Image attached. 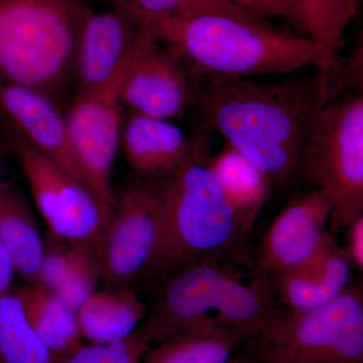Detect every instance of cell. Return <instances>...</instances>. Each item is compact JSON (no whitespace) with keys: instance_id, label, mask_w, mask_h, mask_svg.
Masks as SVG:
<instances>
[{"instance_id":"16","label":"cell","mask_w":363,"mask_h":363,"mask_svg":"<svg viewBox=\"0 0 363 363\" xmlns=\"http://www.w3.org/2000/svg\"><path fill=\"white\" fill-rule=\"evenodd\" d=\"M121 140L131 169L147 180L172 178L192 155L193 143L178 125L135 112L126 119Z\"/></svg>"},{"instance_id":"28","label":"cell","mask_w":363,"mask_h":363,"mask_svg":"<svg viewBox=\"0 0 363 363\" xmlns=\"http://www.w3.org/2000/svg\"><path fill=\"white\" fill-rule=\"evenodd\" d=\"M224 1L240 6L248 13L259 18H286V11L277 0H224Z\"/></svg>"},{"instance_id":"12","label":"cell","mask_w":363,"mask_h":363,"mask_svg":"<svg viewBox=\"0 0 363 363\" xmlns=\"http://www.w3.org/2000/svg\"><path fill=\"white\" fill-rule=\"evenodd\" d=\"M332 212L331 200L320 189L294 198L269 226L255 269L271 276L312 259L330 233Z\"/></svg>"},{"instance_id":"23","label":"cell","mask_w":363,"mask_h":363,"mask_svg":"<svg viewBox=\"0 0 363 363\" xmlns=\"http://www.w3.org/2000/svg\"><path fill=\"white\" fill-rule=\"evenodd\" d=\"M0 363H61L33 330L16 293L0 297Z\"/></svg>"},{"instance_id":"25","label":"cell","mask_w":363,"mask_h":363,"mask_svg":"<svg viewBox=\"0 0 363 363\" xmlns=\"http://www.w3.org/2000/svg\"><path fill=\"white\" fill-rule=\"evenodd\" d=\"M150 341L140 331L109 343L82 344L63 363H138L150 350Z\"/></svg>"},{"instance_id":"29","label":"cell","mask_w":363,"mask_h":363,"mask_svg":"<svg viewBox=\"0 0 363 363\" xmlns=\"http://www.w3.org/2000/svg\"><path fill=\"white\" fill-rule=\"evenodd\" d=\"M16 274L13 259L0 240V297L9 293Z\"/></svg>"},{"instance_id":"20","label":"cell","mask_w":363,"mask_h":363,"mask_svg":"<svg viewBox=\"0 0 363 363\" xmlns=\"http://www.w3.org/2000/svg\"><path fill=\"white\" fill-rule=\"evenodd\" d=\"M14 293L33 330L61 363L82 345L75 310L40 286H25Z\"/></svg>"},{"instance_id":"7","label":"cell","mask_w":363,"mask_h":363,"mask_svg":"<svg viewBox=\"0 0 363 363\" xmlns=\"http://www.w3.org/2000/svg\"><path fill=\"white\" fill-rule=\"evenodd\" d=\"M300 177L331 200L332 233L363 215L362 93L322 105L306 142Z\"/></svg>"},{"instance_id":"3","label":"cell","mask_w":363,"mask_h":363,"mask_svg":"<svg viewBox=\"0 0 363 363\" xmlns=\"http://www.w3.org/2000/svg\"><path fill=\"white\" fill-rule=\"evenodd\" d=\"M247 262L213 260L182 267L147 312L140 331L150 342H164L203 325H219L247 337L281 307L269 276Z\"/></svg>"},{"instance_id":"11","label":"cell","mask_w":363,"mask_h":363,"mask_svg":"<svg viewBox=\"0 0 363 363\" xmlns=\"http://www.w3.org/2000/svg\"><path fill=\"white\" fill-rule=\"evenodd\" d=\"M123 66L104 85L80 92L65 117L72 147L88 188L108 207L113 201L112 169L123 130L118 95Z\"/></svg>"},{"instance_id":"13","label":"cell","mask_w":363,"mask_h":363,"mask_svg":"<svg viewBox=\"0 0 363 363\" xmlns=\"http://www.w3.org/2000/svg\"><path fill=\"white\" fill-rule=\"evenodd\" d=\"M0 108L26 142L88 187L72 147L66 118L50 96L0 77Z\"/></svg>"},{"instance_id":"1","label":"cell","mask_w":363,"mask_h":363,"mask_svg":"<svg viewBox=\"0 0 363 363\" xmlns=\"http://www.w3.org/2000/svg\"><path fill=\"white\" fill-rule=\"evenodd\" d=\"M191 78L192 105L206 128L220 133L272 184L300 177L313 121L330 100L325 69L274 83L224 76Z\"/></svg>"},{"instance_id":"8","label":"cell","mask_w":363,"mask_h":363,"mask_svg":"<svg viewBox=\"0 0 363 363\" xmlns=\"http://www.w3.org/2000/svg\"><path fill=\"white\" fill-rule=\"evenodd\" d=\"M13 145L35 205L56 240L101 250L112 207L16 133Z\"/></svg>"},{"instance_id":"2","label":"cell","mask_w":363,"mask_h":363,"mask_svg":"<svg viewBox=\"0 0 363 363\" xmlns=\"http://www.w3.org/2000/svg\"><path fill=\"white\" fill-rule=\"evenodd\" d=\"M135 6L190 77L289 75L308 67L327 69L337 58L335 48L277 30L243 9L171 18Z\"/></svg>"},{"instance_id":"10","label":"cell","mask_w":363,"mask_h":363,"mask_svg":"<svg viewBox=\"0 0 363 363\" xmlns=\"http://www.w3.org/2000/svg\"><path fill=\"white\" fill-rule=\"evenodd\" d=\"M109 1L128 9L140 21L119 77L121 104L131 112L157 118L172 121L183 116L193 102L192 84L185 67L160 42L154 26L130 0Z\"/></svg>"},{"instance_id":"9","label":"cell","mask_w":363,"mask_h":363,"mask_svg":"<svg viewBox=\"0 0 363 363\" xmlns=\"http://www.w3.org/2000/svg\"><path fill=\"white\" fill-rule=\"evenodd\" d=\"M169 179L147 180L136 176L112 203L111 221L100 250L101 279L106 289L131 286L135 279L147 276Z\"/></svg>"},{"instance_id":"4","label":"cell","mask_w":363,"mask_h":363,"mask_svg":"<svg viewBox=\"0 0 363 363\" xmlns=\"http://www.w3.org/2000/svg\"><path fill=\"white\" fill-rule=\"evenodd\" d=\"M193 143L190 159L169 179L150 274L171 272L203 262H247V233L238 223L209 167L207 135Z\"/></svg>"},{"instance_id":"26","label":"cell","mask_w":363,"mask_h":363,"mask_svg":"<svg viewBox=\"0 0 363 363\" xmlns=\"http://www.w3.org/2000/svg\"><path fill=\"white\" fill-rule=\"evenodd\" d=\"M145 13L183 18L209 11H238L240 6L224 0H130ZM245 11V9H243Z\"/></svg>"},{"instance_id":"22","label":"cell","mask_w":363,"mask_h":363,"mask_svg":"<svg viewBox=\"0 0 363 363\" xmlns=\"http://www.w3.org/2000/svg\"><path fill=\"white\" fill-rule=\"evenodd\" d=\"M286 18L308 37L339 49L347 26L357 16L359 0H277Z\"/></svg>"},{"instance_id":"17","label":"cell","mask_w":363,"mask_h":363,"mask_svg":"<svg viewBox=\"0 0 363 363\" xmlns=\"http://www.w3.org/2000/svg\"><path fill=\"white\" fill-rule=\"evenodd\" d=\"M149 308L131 286H119L93 293L76 314L82 339L109 343L138 330Z\"/></svg>"},{"instance_id":"19","label":"cell","mask_w":363,"mask_h":363,"mask_svg":"<svg viewBox=\"0 0 363 363\" xmlns=\"http://www.w3.org/2000/svg\"><path fill=\"white\" fill-rule=\"evenodd\" d=\"M0 240L11 255L16 272L30 286H37L45 243L30 205L11 187H0Z\"/></svg>"},{"instance_id":"18","label":"cell","mask_w":363,"mask_h":363,"mask_svg":"<svg viewBox=\"0 0 363 363\" xmlns=\"http://www.w3.org/2000/svg\"><path fill=\"white\" fill-rule=\"evenodd\" d=\"M208 162L238 223L250 233L271 195V181L228 143Z\"/></svg>"},{"instance_id":"21","label":"cell","mask_w":363,"mask_h":363,"mask_svg":"<svg viewBox=\"0 0 363 363\" xmlns=\"http://www.w3.org/2000/svg\"><path fill=\"white\" fill-rule=\"evenodd\" d=\"M245 335L219 325H203L157 344L142 363H227Z\"/></svg>"},{"instance_id":"27","label":"cell","mask_w":363,"mask_h":363,"mask_svg":"<svg viewBox=\"0 0 363 363\" xmlns=\"http://www.w3.org/2000/svg\"><path fill=\"white\" fill-rule=\"evenodd\" d=\"M347 229V245L344 248L353 267L358 271H363V215L351 222Z\"/></svg>"},{"instance_id":"30","label":"cell","mask_w":363,"mask_h":363,"mask_svg":"<svg viewBox=\"0 0 363 363\" xmlns=\"http://www.w3.org/2000/svg\"><path fill=\"white\" fill-rule=\"evenodd\" d=\"M227 363H259L255 357L250 354L233 355Z\"/></svg>"},{"instance_id":"6","label":"cell","mask_w":363,"mask_h":363,"mask_svg":"<svg viewBox=\"0 0 363 363\" xmlns=\"http://www.w3.org/2000/svg\"><path fill=\"white\" fill-rule=\"evenodd\" d=\"M255 337L259 363H363L362 284L314 309L279 307Z\"/></svg>"},{"instance_id":"5","label":"cell","mask_w":363,"mask_h":363,"mask_svg":"<svg viewBox=\"0 0 363 363\" xmlns=\"http://www.w3.org/2000/svg\"><path fill=\"white\" fill-rule=\"evenodd\" d=\"M79 0H0V77L51 95L75 68Z\"/></svg>"},{"instance_id":"24","label":"cell","mask_w":363,"mask_h":363,"mask_svg":"<svg viewBox=\"0 0 363 363\" xmlns=\"http://www.w3.org/2000/svg\"><path fill=\"white\" fill-rule=\"evenodd\" d=\"M101 278L100 250L88 243H75L70 266L60 285L51 293L77 311L96 292L97 284Z\"/></svg>"},{"instance_id":"14","label":"cell","mask_w":363,"mask_h":363,"mask_svg":"<svg viewBox=\"0 0 363 363\" xmlns=\"http://www.w3.org/2000/svg\"><path fill=\"white\" fill-rule=\"evenodd\" d=\"M104 13H88L76 51L75 72L80 92L96 89L116 76L140 28V21L128 9L112 4Z\"/></svg>"},{"instance_id":"15","label":"cell","mask_w":363,"mask_h":363,"mask_svg":"<svg viewBox=\"0 0 363 363\" xmlns=\"http://www.w3.org/2000/svg\"><path fill=\"white\" fill-rule=\"evenodd\" d=\"M352 267L347 253L330 231L312 259L296 269L269 277L279 304L302 311L328 304L341 295L351 284Z\"/></svg>"},{"instance_id":"31","label":"cell","mask_w":363,"mask_h":363,"mask_svg":"<svg viewBox=\"0 0 363 363\" xmlns=\"http://www.w3.org/2000/svg\"><path fill=\"white\" fill-rule=\"evenodd\" d=\"M138 363H142V362H138Z\"/></svg>"}]
</instances>
